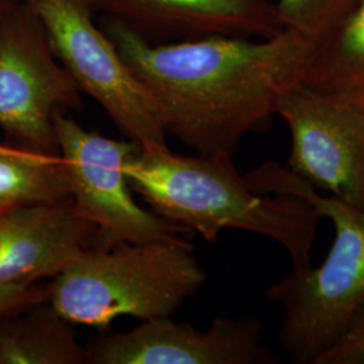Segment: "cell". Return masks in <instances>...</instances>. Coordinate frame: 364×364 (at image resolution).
I'll list each match as a JSON object with an SVG mask.
<instances>
[{"instance_id":"cell-1","label":"cell","mask_w":364,"mask_h":364,"mask_svg":"<svg viewBox=\"0 0 364 364\" xmlns=\"http://www.w3.org/2000/svg\"><path fill=\"white\" fill-rule=\"evenodd\" d=\"M105 33L159 107L168 135L198 156L234 161L304 82L312 50L290 30L269 38L215 36L153 43L107 19Z\"/></svg>"},{"instance_id":"cell-2","label":"cell","mask_w":364,"mask_h":364,"mask_svg":"<svg viewBox=\"0 0 364 364\" xmlns=\"http://www.w3.org/2000/svg\"><path fill=\"white\" fill-rule=\"evenodd\" d=\"M132 192L158 216L213 243L240 230L287 250L294 269L311 266L320 215L302 198L251 191L234 161L181 156L168 146L141 149L126 166Z\"/></svg>"},{"instance_id":"cell-3","label":"cell","mask_w":364,"mask_h":364,"mask_svg":"<svg viewBox=\"0 0 364 364\" xmlns=\"http://www.w3.org/2000/svg\"><path fill=\"white\" fill-rule=\"evenodd\" d=\"M243 180L260 195L302 198L333 225L335 239L320 266L293 267L264 290L266 299L282 308L281 350L294 363L316 364L364 305V210L321 195L274 161L250 170Z\"/></svg>"},{"instance_id":"cell-4","label":"cell","mask_w":364,"mask_h":364,"mask_svg":"<svg viewBox=\"0 0 364 364\" xmlns=\"http://www.w3.org/2000/svg\"><path fill=\"white\" fill-rule=\"evenodd\" d=\"M46 287L73 324L105 329L120 317L171 316L204 287L207 274L181 237L84 250Z\"/></svg>"},{"instance_id":"cell-5","label":"cell","mask_w":364,"mask_h":364,"mask_svg":"<svg viewBox=\"0 0 364 364\" xmlns=\"http://www.w3.org/2000/svg\"><path fill=\"white\" fill-rule=\"evenodd\" d=\"M42 22L53 52L78 90L93 97L141 149L168 146L159 107L93 19L91 0H26Z\"/></svg>"},{"instance_id":"cell-6","label":"cell","mask_w":364,"mask_h":364,"mask_svg":"<svg viewBox=\"0 0 364 364\" xmlns=\"http://www.w3.org/2000/svg\"><path fill=\"white\" fill-rule=\"evenodd\" d=\"M81 91L26 0L0 7V129L21 146L58 154L53 115L81 108Z\"/></svg>"},{"instance_id":"cell-7","label":"cell","mask_w":364,"mask_h":364,"mask_svg":"<svg viewBox=\"0 0 364 364\" xmlns=\"http://www.w3.org/2000/svg\"><path fill=\"white\" fill-rule=\"evenodd\" d=\"M53 126L70 198L78 215L96 228L97 247L168 239L181 230L142 208L132 196L126 166L139 144L87 130L63 111L53 115Z\"/></svg>"},{"instance_id":"cell-8","label":"cell","mask_w":364,"mask_h":364,"mask_svg":"<svg viewBox=\"0 0 364 364\" xmlns=\"http://www.w3.org/2000/svg\"><path fill=\"white\" fill-rule=\"evenodd\" d=\"M291 136L287 169L364 210V112L299 84L277 111Z\"/></svg>"},{"instance_id":"cell-9","label":"cell","mask_w":364,"mask_h":364,"mask_svg":"<svg viewBox=\"0 0 364 364\" xmlns=\"http://www.w3.org/2000/svg\"><path fill=\"white\" fill-rule=\"evenodd\" d=\"M87 364H277L255 317H215L205 331L166 317L112 332L85 347Z\"/></svg>"},{"instance_id":"cell-10","label":"cell","mask_w":364,"mask_h":364,"mask_svg":"<svg viewBox=\"0 0 364 364\" xmlns=\"http://www.w3.org/2000/svg\"><path fill=\"white\" fill-rule=\"evenodd\" d=\"M103 13L153 43L215 36L269 38L284 25L270 0H91Z\"/></svg>"},{"instance_id":"cell-11","label":"cell","mask_w":364,"mask_h":364,"mask_svg":"<svg viewBox=\"0 0 364 364\" xmlns=\"http://www.w3.org/2000/svg\"><path fill=\"white\" fill-rule=\"evenodd\" d=\"M92 246L96 228L72 198L0 212V285L54 278Z\"/></svg>"},{"instance_id":"cell-12","label":"cell","mask_w":364,"mask_h":364,"mask_svg":"<svg viewBox=\"0 0 364 364\" xmlns=\"http://www.w3.org/2000/svg\"><path fill=\"white\" fill-rule=\"evenodd\" d=\"M302 84L364 112V0H352L313 39Z\"/></svg>"},{"instance_id":"cell-13","label":"cell","mask_w":364,"mask_h":364,"mask_svg":"<svg viewBox=\"0 0 364 364\" xmlns=\"http://www.w3.org/2000/svg\"><path fill=\"white\" fill-rule=\"evenodd\" d=\"M75 324L48 299L0 318V364H87Z\"/></svg>"},{"instance_id":"cell-14","label":"cell","mask_w":364,"mask_h":364,"mask_svg":"<svg viewBox=\"0 0 364 364\" xmlns=\"http://www.w3.org/2000/svg\"><path fill=\"white\" fill-rule=\"evenodd\" d=\"M70 198L60 154L0 144V212Z\"/></svg>"},{"instance_id":"cell-15","label":"cell","mask_w":364,"mask_h":364,"mask_svg":"<svg viewBox=\"0 0 364 364\" xmlns=\"http://www.w3.org/2000/svg\"><path fill=\"white\" fill-rule=\"evenodd\" d=\"M352 0H277L275 7L284 28L305 38H317L336 21Z\"/></svg>"},{"instance_id":"cell-16","label":"cell","mask_w":364,"mask_h":364,"mask_svg":"<svg viewBox=\"0 0 364 364\" xmlns=\"http://www.w3.org/2000/svg\"><path fill=\"white\" fill-rule=\"evenodd\" d=\"M316 364H364V305Z\"/></svg>"},{"instance_id":"cell-17","label":"cell","mask_w":364,"mask_h":364,"mask_svg":"<svg viewBox=\"0 0 364 364\" xmlns=\"http://www.w3.org/2000/svg\"><path fill=\"white\" fill-rule=\"evenodd\" d=\"M48 299L46 287L34 282L0 285V318Z\"/></svg>"},{"instance_id":"cell-18","label":"cell","mask_w":364,"mask_h":364,"mask_svg":"<svg viewBox=\"0 0 364 364\" xmlns=\"http://www.w3.org/2000/svg\"><path fill=\"white\" fill-rule=\"evenodd\" d=\"M4 3V0H0V7H1V4Z\"/></svg>"}]
</instances>
